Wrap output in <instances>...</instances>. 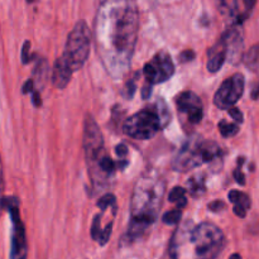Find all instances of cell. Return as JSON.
Segmentation results:
<instances>
[{"label":"cell","mask_w":259,"mask_h":259,"mask_svg":"<svg viewBox=\"0 0 259 259\" xmlns=\"http://www.w3.org/2000/svg\"><path fill=\"white\" fill-rule=\"evenodd\" d=\"M175 73V65L172 57L166 51H159L154 57L146 63L143 68V75L148 85L153 86L156 83L164 82L172 77Z\"/></svg>","instance_id":"cell-9"},{"label":"cell","mask_w":259,"mask_h":259,"mask_svg":"<svg viewBox=\"0 0 259 259\" xmlns=\"http://www.w3.org/2000/svg\"><path fill=\"white\" fill-rule=\"evenodd\" d=\"M139 29V13L132 2H104L95 20L99 57L114 80H120L131 67Z\"/></svg>","instance_id":"cell-1"},{"label":"cell","mask_w":259,"mask_h":259,"mask_svg":"<svg viewBox=\"0 0 259 259\" xmlns=\"http://www.w3.org/2000/svg\"><path fill=\"white\" fill-rule=\"evenodd\" d=\"M35 89H34V83H33L32 80H28L27 82L24 83L23 86V94H28V93H33Z\"/></svg>","instance_id":"cell-31"},{"label":"cell","mask_w":259,"mask_h":259,"mask_svg":"<svg viewBox=\"0 0 259 259\" xmlns=\"http://www.w3.org/2000/svg\"><path fill=\"white\" fill-rule=\"evenodd\" d=\"M187 189L192 197H200L205 194L206 187H205V179L202 175H195L187 181Z\"/></svg>","instance_id":"cell-17"},{"label":"cell","mask_w":259,"mask_h":259,"mask_svg":"<svg viewBox=\"0 0 259 259\" xmlns=\"http://www.w3.org/2000/svg\"><path fill=\"white\" fill-rule=\"evenodd\" d=\"M209 209L214 212H219L227 209V205H225V202H223L222 200H217V201H212L211 204L209 205Z\"/></svg>","instance_id":"cell-27"},{"label":"cell","mask_w":259,"mask_h":259,"mask_svg":"<svg viewBox=\"0 0 259 259\" xmlns=\"http://www.w3.org/2000/svg\"><path fill=\"white\" fill-rule=\"evenodd\" d=\"M83 151L91 184L96 190L106 189L114 179L116 164L106 153L103 134L90 114L83 123Z\"/></svg>","instance_id":"cell-3"},{"label":"cell","mask_w":259,"mask_h":259,"mask_svg":"<svg viewBox=\"0 0 259 259\" xmlns=\"http://www.w3.org/2000/svg\"><path fill=\"white\" fill-rule=\"evenodd\" d=\"M171 120V113L163 100H157L138 113L129 116L123 124V131L137 141H148L157 136Z\"/></svg>","instance_id":"cell-5"},{"label":"cell","mask_w":259,"mask_h":259,"mask_svg":"<svg viewBox=\"0 0 259 259\" xmlns=\"http://www.w3.org/2000/svg\"><path fill=\"white\" fill-rule=\"evenodd\" d=\"M228 197H229L230 202L234 204V206H240L245 210L249 209L250 205H252L250 204L249 196L247 194H244V192L238 191V190H232L229 192V195H228Z\"/></svg>","instance_id":"cell-19"},{"label":"cell","mask_w":259,"mask_h":259,"mask_svg":"<svg viewBox=\"0 0 259 259\" xmlns=\"http://www.w3.org/2000/svg\"><path fill=\"white\" fill-rule=\"evenodd\" d=\"M72 75L73 73L71 72L70 68H68L60 58H57L52 71V83L55 85V88L65 89L66 86L68 85V82L71 81Z\"/></svg>","instance_id":"cell-15"},{"label":"cell","mask_w":259,"mask_h":259,"mask_svg":"<svg viewBox=\"0 0 259 259\" xmlns=\"http://www.w3.org/2000/svg\"><path fill=\"white\" fill-rule=\"evenodd\" d=\"M219 131L224 138H232V137L237 136L239 132V125L235 123H228V121L222 120L219 123Z\"/></svg>","instance_id":"cell-20"},{"label":"cell","mask_w":259,"mask_h":259,"mask_svg":"<svg viewBox=\"0 0 259 259\" xmlns=\"http://www.w3.org/2000/svg\"><path fill=\"white\" fill-rule=\"evenodd\" d=\"M18 199L14 196L3 197L2 207H7L12 220V237H10V259H27L28 244L25 228L19 212Z\"/></svg>","instance_id":"cell-8"},{"label":"cell","mask_w":259,"mask_h":259,"mask_svg":"<svg viewBox=\"0 0 259 259\" xmlns=\"http://www.w3.org/2000/svg\"><path fill=\"white\" fill-rule=\"evenodd\" d=\"M185 195H186V190H185L184 187L176 186V187H174L171 191H169L168 200L171 202H175V204H177L180 200H182V199H185V197H186Z\"/></svg>","instance_id":"cell-22"},{"label":"cell","mask_w":259,"mask_h":259,"mask_svg":"<svg viewBox=\"0 0 259 259\" xmlns=\"http://www.w3.org/2000/svg\"><path fill=\"white\" fill-rule=\"evenodd\" d=\"M48 62L45 58H40L39 61H37L34 66V70H33V83H34V89L37 91L42 90L46 86V82L48 81Z\"/></svg>","instance_id":"cell-16"},{"label":"cell","mask_w":259,"mask_h":259,"mask_svg":"<svg viewBox=\"0 0 259 259\" xmlns=\"http://www.w3.org/2000/svg\"><path fill=\"white\" fill-rule=\"evenodd\" d=\"M136 90H137L136 82H134L133 80H131L129 82H126L125 88H124V90H123V95L125 96L126 99H132L133 98L134 94H136Z\"/></svg>","instance_id":"cell-24"},{"label":"cell","mask_w":259,"mask_h":259,"mask_svg":"<svg viewBox=\"0 0 259 259\" xmlns=\"http://www.w3.org/2000/svg\"><path fill=\"white\" fill-rule=\"evenodd\" d=\"M2 192H3V167L2 161H0V209H2Z\"/></svg>","instance_id":"cell-33"},{"label":"cell","mask_w":259,"mask_h":259,"mask_svg":"<svg viewBox=\"0 0 259 259\" xmlns=\"http://www.w3.org/2000/svg\"><path fill=\"white\" fill-rule=\"evenodd\" d=\"M166 184L157 174H144L137 181L131 200V218L124 239L133 243L157 222L163 201Z\"/></svg>","instance_id":"cell-2"},{"label":"cell","mask_w":259,"mask_h":259,"mask_svg":"<svg viewBox=\"0 0 259 259\" xmlns=\"http://www.w3.org/2000/svg\"><path fill=\"white\" fill-rule=\"evenodd\" d=\"M151 91H152V86L151 85H144L143 89H142V98L143 99H148L151 96Z\"/></svg>","instance_id":"cell-32"},{"label":"cell","mask_w":259,"mask_h":259,"mask_svg":"<svg viewBox=\"0 0 259 259\" xmlns=\"http://www.w3.org/2000/svg\"><path fill=\"white\" fill-rule=\"evenodd\" d=\"M229 115L234 119V121H237V124H242L243 120H244V116H243V113L238 108L233 106V108L229 109Z\"/></svg>","instance_id":"cell-26"},{"label":"cell","mask_w":259,"mask_h":259,"mask_svg":"<svg viewBox=\"0 0 259 259\" xmlns=\"http://www.w3.org/2000/svg\"><path fill=\"white\" fill-rule=\"evenodd\" d=\"M220 39L224 42L228 51V58L232 63H237L242 58L243 51V32L239 27H230L225 30Z\"/></svg>","instance_id":"cell-13"},{"label":"cell","mask_w":259,"mask_h":259,"mask_svg":"<svg viewBox=\"0 0 259 259\" xmlns=\"http://www.w3.org/2000/svg\"><path fill=\"white\" fill-rule=\"evenodd\" d=\"M176 106L179 114L185 116V120L190 125H196L202 120V103L199 96L192 91H184L180 94L176 99Z\"/></svg>","instance_id":"cell-11"},{"label":"cell","mask_w":259,"mask_h":259,"mask_svg":"<svg viewBox=\"0 0 259 259\" xmlns=\"http://www.w3.org/2000/svg\"><path fill=\"white\" fill-rule=\"evenodd\" d=\"M229 259H242V257H240V254H238V253H234V254L230 255Z\"/></svg>","instance_id":"cell-35"},{"label":"cell","mask_w":259,"mask_h":259,"mask_svg":"<svg viewBox=\"0 0 259 259\" xmlns=\"http://www.w3.org/2000/svg\"><path fill=\"white\" fill-rule=\"evenodd\" d=\"M228 58V51L225 47L224 42L222 39L218 40L214 46L207 52V63L206 67L207 71L215 73L223 67Z\"/></svg>","instance_id":"cell-14"},{"label":"cell","mask_w":259,"mask_h":259,"mask_svg":"<svg viewBox=\"0 0 259 259\" xmlns=\"http://www.w3.org/2000/svg\"><path fill=\"white\" fill-rule=\"evenodd\" d=\"M243 161H244V158H239V166H238V168L234 171V179L239 185H245V176L243 175L242 169H240V167H242L243 164Z\"/></svg>","instance_id":"cell-25"},{"label":"cell","mask_w":259,"mask_h":259,"mask_svg":"<svg viewBox=\"0 0 259 259\" xmlns=\"http://www.w3.org/2000/svg\"><path fill=\"white\" fill-rule=\"evenodd\" d=\"M243 61L250 71H259V45L250 47L243 56Z\"/></svg>","instance_id":"cell-18"},{"label":"cell","mask_w":259,"mask_h":259,"mask_svg":"<svg viewBox=\"0 0 259 259\" xmlns=\"http://www.w3.org/2000/svg\"><path fill=\"white\" fill-rule=\"evenodd\" d=\"M207 164L214 172L223 167V151L219 144L195 137L184 144L174 159L172 168L177 172H187Z\"/></svg>","instance_id":"cell-4"},{"label":"cell","mask_w":259,"mask_h":259,"mask_svg":"<svg viewBox=\"0 0 259 259\" xmlns=\"http://www.w3.org/2000/svg\"><path fill=\"white\" fill-rule=\"evenodd\" d=\"M90 29L85 20H78L68 34L62 56L58 58L73 73L75 71L80 70L88 61L89 55H90Z\"/></svg>","instance_id":"cell-6"},{"label":"cell","mask_w":259,"mask_h":259,"mask_svg":"<svg viewBox=\"0 0 259 259\" xmlns=\"http://www.w3.org/2000/svg\"><path fill=\"white\" fill-rule=\"evenodd\" d=\"M115 152L116 154H118V157H120V158H124V157L128 154V147L125 146V144H119V146L115 147Z\"/></svg>","instance_id":"cell-29"},{"label":"cell","mask_w":259,"mask_h":259,"mask_svg":"<svg viewBox=\"0 0 259 259\" xmlns=\"http://www.w3.org/2000/svg\"><path fill=\"white\" fill-rule=\"evenodd\" d=\"M252 99H253V100H258V99H259V86H257V88L253 89Z\"/></svg>","instance_id":"cell-34"},{"label":"cell","mask_w":259,"mask_h":259,"mask_svg":"<svg viewBox=\"0 0 259 259\" xmlns=\"http://www.w3.org/2000/svg\"><path fill=\"white\" fill-rule=\"evenodd\" d=\"M245 80L242 73H235L228 77L214 95V104L217 108L228 109V110L233 108L242 98Z\"/></svg>","instance_id":"cell-10"},{"label":"cell","mask_w":259,"mask_h":259,"mask_svg":"<svg viewBox=\"0 0 259 259\" xmlns=\"http://www.w3.org/2000/svg\"><path fill=\"white\" fill-rule=\"evenodd\" d=\"M32 101H33V104H34V106H40L42 105V99H40V93L39 91H37V90H34L32 93Z\"/></svg>","instance_id":"cell-30"},{"label":"cell","mask_w":259,"mask_h":259,"mask_svg":"<svg viewBox=\"0 0 259 259\" xmlns=\"http://www.w3.org/2000/svg\"><path fill=\"white\" fill-rule=\"evenodd\" d=\"M254 2H223L219 10L225 18L230 20L232 27H239L252 13Z\"/></svg>","instance_id":"cell-12"},{"label":"cell","mask_w":259,"mask_h":259,"mask_svg":"<svg viewBox=\"0 0 259 259\" xmlns=\"http://www.w3.org/2000/svg\"><path fill=\"white\" fill-rule=\"evenodd\" d=\"M195 259H217L225 245L223 230L212 223H201L191 232Z\"/></svg>","instance_id":"cell-7"},{"label":"cell","mask_w":259,"mask_h":259,"mask_svg":"<svg viewBox=\"0 0 259 259\" xmlns=\"http://www.w3.org/2000/svg\"><path fill=\"white\" fill-rule=\"evenodd\" d=\"M182 217V210L175 209L171 210V211H167L166 214L162 217V222L167 225H175L180 222Z\"/></svg>","instance_id":"cell-21"},{"label":"cell","mask_w":259,"mask_h":259,"mask_svg":"<svg viewBox=\"0 0 259 259\" xmlns=\"http://www.w3.org/2000/svg\"><path fill=\"white\" fill-rule=\"evenodd\" d=\"M30 60H32V57H30V42L25 40L22 48V62L25 65V63L30 62Z\"/></svg>","instance_id":"cell-23"},{"label":"cell","mask_w":259,"mask_h":259,"mask_svg":"<svg viewBox=\"0 0 259 259\" xmlns=\"http://www.w3.org/2000/svg\"><path fill=\"white\" fill-rule=\"evenodd\" d=\"M195 58V53L192 51H184V52L180 55V60L182 62H189V61H192Z\"/></svg>","instance_id":"cell-28"}]
</instances>
